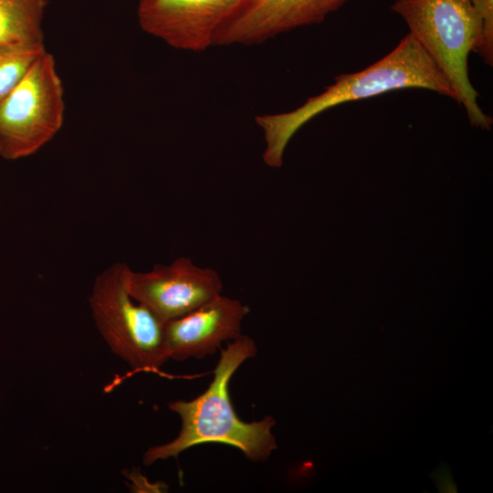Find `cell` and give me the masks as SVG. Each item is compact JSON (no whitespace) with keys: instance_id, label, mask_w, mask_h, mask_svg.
Listing matches in <instances>:
<instances>
[{"instance_id":"7c38bea8","label":"cell","mask_w":493,"mask_h":493,"mask_svg":"<svg viewBox=\"0 0 493 493\" xmlns=\"http://www.w3.org/2000/svg\"><path fill=\"white\" fill-rule=\"evenodd\" d=\"M470 1L482 22L481 36L474 51L491 66L493 64V0Z\"/></svg>"},{"instance_id":"ba28073f","label":"cell","mask_w":493,"mask_h":493,"mask_svg":"<svg viewBox=\"0 0 493 493\" xmlns=\"http://www.w3.org/2000/svg\"><path fill=\"white\" fill-rule=\"evenodd\" d=\"M241 0H140V26L169 46L202 51L217 26Z\"/></svg>"},{"instance_id":"5b68a950","label":"cell","mask_w":493,"mask_h":493,"mask_svg":"<svg viewBox=\"0 0 493 493\" xmlns=\"http://www.w3.org/2000/svg\"><path fill=\"white\" fill-rule=\"evenodd\" d=\"M64 87L47 51L0 103V156L17 160L35 154L60 131Z\"/></svg>"},{"instance_id":"52a82bcc","label":"cell","mask_w":493,"mask_h":493,"mask_svg":"<svg viewBox=\"0 0 493 493\" xmlns=\"http://www.w3.org/2000/svg\"><path fill=\"white\" fill-rule=\"evenodd\" d=\"M350 0H241L217 26L213 45L262 43L302 26L322 22Z\"/></svg>"},{"instance_id":"3957f363","label":"cell","mask_w":493,"mask_h":493,"mask_svg":"<svg viewBox=\"0 0 493 493\" xmlns=\"http://www.w3.org/2000/svg\"><path fill=\"white\" fill-rule=\"evenodd\" d=\"M450 83L456 101L476 128L489 130L492 118L477 103L468 75V56L480 38L482 22L470 0H395L391 6Z\"/></svg>"},{"instance_id":"8992f818","label":"cell","mask_w":493,"mask_h":493,"mask_svg":"<svg viewBox=\"0 0 493 493\" xmlns=\"http://www.w3.org/2000/svg\"><path fill=\"white\" fill-rule=\"evenodd\" d=\"M130 295L163 322L182 317L222 294L219 274L180 257L169 265L157 264L147 272L126 271Z\"/></svg>"},{"instance_id":"8fae6325","label":"cell","mask_w":493,"mask_h":493,"mask_svg":"<svg viewBox=\"0 0 493 493\" xmlns=\"http://www.w3.org/2000/svg\"><path fill=\"white\" fill-rule=\"evenodd\" d=\"M46 52L44 43L0 45V103Z\"/></svg>"},{"instance_id":"9c48e42d","label":"cell","mask_w":493,"mask_h":493,"mask_svg":"<svg viewBox=\"0 0 493 493\" xmlns=\"http://www.w3.org/2000/svg\"><path fill=\"white\" fill-rule=\"evenodd\" d=\"M249 312L240 300L222 294L196 309L164 322V341L169 359H204L215 353L224 341L241 335Z\"/></svg>"},{"instance_id":"6da1fadb","label":"cell","mask_w":493,"mask_h":493,"mask_svg":"<svg viewBox=\"0 0 493 493\" xmlns=\"http://www.w3.org/2000/svg\"><path fill=\"white\" fill-rule=\"evenodd\" d=\"M425 89L456 100L442 71L419 43L408 33L383 58L355 73L337 76L320 94L309 98L289 112L256 117L263 130L266 148L263 161L278 168L293 135L318 114L341 103L364 100L401 89Z\"/></svg>"},{"instance_id":"30bf717a","label":"cell","mask_w":493,"mask_h":493,"mask_svg":"<svg viewBox=\"0 0 493 493\" xmlns=\"http://www.w3.org/2000/svg\"><path fill=\"white\" fill-rule=\"evenodd\" d=\"M47 0H0V45L44 43Z\"/></svg>"},{"instance_id":"277c9868","label":"cell","mask_w":493,"mask_h":493,"mask_svg":"<svg viewBox=\"0 0 493 493\" xmlns=\"http://www.w3.org/2000/svg\"><path fill=\"white\" fill-rule=\"evenodd\" d=\"M128 267L118 262L97 276L89 299L92 317L114 354L135 371L157 372L169 360L164 322L130 295Z\"/></svg>"},{"instance_id":"7a4b0ae2","label":"cell","mask_w":493,"mask_h":493,"mask_svg":"<svg viewBox=\"0 0 493 493\" xmlns=\"http://www.w3.org/2000/svg\"><path fill=\"white\" fill-rule=\"evenodd\" d=\"M253 339L240 335L221 351L207 389L196 398L169 403L171 411L179 415L181 429L172 441L149 447L142 456L146 466L170 457H177L184 450L205 443H222L241 450L253 462L269 458L277 449L271 429L276 421L266 415L259 421L244 422L236 414L229 397L230 379L240 365L256 356Z\"/></svg>"}]
</instances>
